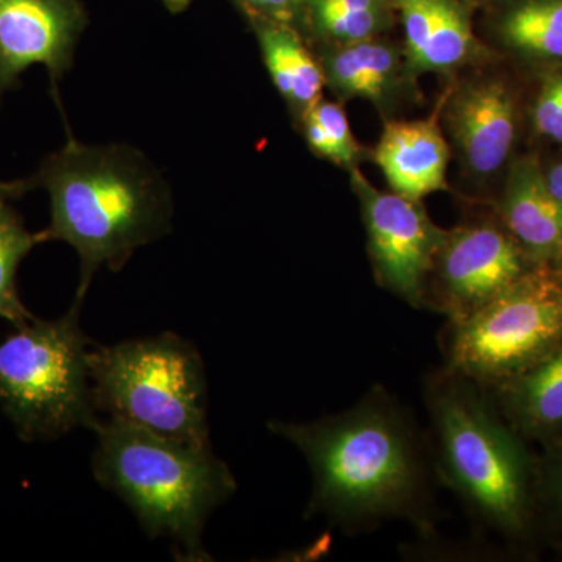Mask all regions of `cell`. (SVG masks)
Returning a JSON list of instances; mask_svg holds the SVG:
<instances>
[{
    "label": "cell",
    "mask_w": 562,
    "mask_h": 562,
    "mask_svg": "<svg viewBox=\"0 0 562 562\" xmlns=\"http://www.w3.org/2000/svg\"><path fill=\"white\" fill-rule=\"evenodd\" d=\"M502 217L528 258L547 265L562 261V205L547 187L538 162H517L509 176Z\"/></svg>",
    "instance_id": "13"
},
{
    "label": "cell",
    "mask_w": 562,
    "mask_h": 562,
    "mask_svg": "<svg viewBox=\"0 0 562 562\" xmlns=\"http://www.w3.org/2000/svg\"><path fill=\"white\" fill-rule=\"evenodd\" d=\"M562 346V269L539 265L439 335L442 366L491 390Z\"/></svg>",
    "instance_id": "7"
},
{
    "label": "cell",
    "mask_w": 562,
    "mask_h": 562,
    "mask_svg": "<svg viewBox=\"0 0 562 562\" xmlns=\"http://www.w3.org/2000/svg\"><path fill=\"white\" fill-rule=\"evenodd\" d=\"M546 181L553 198L562 205V165L554 166L552 171L547 173Z\"/></svg>",
    "instance_id": "25"
},
{
    "label": "cell",
    "mask_w": 562,
    "mask_h": 562,
    "mask_svg": "<svg viewBox=\"0 0 562 562\" xmlns=\"http://www.w3.org/2000/svg\"><path fill=\"white\" fill-rule=\"evenodd\" d=\"M527 271L524 250L509 232L491 222L458 227L447 232L422 308L447 321L464 319Z\"/></svg>",
    "instance_id": "9"
},
{
    "label": "cell",
    "mask_w": 562,
    "mask_h": 562,
    "mask_svg": "<svg viewBox=\"0 0 562 562\" xmlns=\"http://www.w3.org/2000/svg\"><path fill=\"white\" fill-rule=\"evenodd\" d=\"M375 160L392 190L403 198L422 201L431 192L447 190L449 147L436 117L386 124Z\"/></svg>",
    "instance_id": "12"
},
{
    "label": "cell",
    "mask_w": 562,
    "mask_h": 562,
    "mask_svg": "<svg viewBox=\"0 0 562 562\" xmlns=\"http://www.w3.org/2000/svg\"><path fill=\"white\" fill-rule=\"evenodd\" d=\"M95 412L210 449L209 383L201 351L173 331L92 346Z\"/></svg>",
    "instance_id": "5"
},
{
    "label": "cell",
    "mask_w": 562,
    "mask_h": 562,
    "mask_svg": "<svg viewBox=\"0 0 562 562\" xmlns=\"http://www.w3.org/2000/svg\"><path fill=\"white\" fill-rule=\"evenodd\" d=\"M81 306L74 301L57 319L35 317L0 341V408L22 441H54L98 424Z\"/></svg>",
    "instance_id": "6"
},
{
    "label": "cell",
    "mask_w": 562,
    "mask_h": 562,
    "mask_svg": "<svg viewBox=\"0 0 562 562\" xmlns=\"http://www.w3.org/2000/svg\"><path fill=\"white\" fill-rule=\"evenodd\" d=\"M325 81L344 98L379 101L397 79V52L375 40L339 44L321 61Z\"/></svg>",
    "instance_id": "16"
},
{
    "label": "cell",
    "mask_w": 562,
    "mask_h": 562,
    "mask_svg": "<svg viewBox=\"0 0 562 562\" xmlns=\"http://www.w3.org/2000/svg\"><path fill=\"white\" fill-rule=\"evenodd\" d=\"M450 128L473 172L502 168L516 136L512 94L498 81H482L458 92L450 106Z\"/></svg>",
    "instance_id": "11"
},
{
    "label": "cell",
    "mask_w": 562,
    "mask_h": 562,
    "mask_svg": "<svg viewBox=\"0 0 562 562\" xmlns=\"http://www.w3.org/2000/svg\"><path fill=\"white\" fill-rule=\"evenodd\" d=\"M302 122L306 143L314 154L349 168L357 161L360 149L338 103L321 101Z\"/></svg>",
    "instance_id": "20"
},
{
    "label": "cell",
    "mask_w": 562,
    "mask_h": 562,
    "mask_svg": "<svg viewBox=\"0 0 562 562\" xmlns=\"http://www.w3.org/2000/svg\"><path fill=\"white\" fill-rule=\"evenodd\" d=\"M250 20L291 24L302 14L303 0H232Z\"/></svg>",
    "instance_id": "23"
},
{
    "label": "cell",
    "mask_w": 562,
    "mask_h": 562,
    "mask_svg": "<svg viewBox=\"0 0 562 562\" xmlns=\"http://www.w3.org/2000/svg\"><path fill=\"white\" fill-rule=\"evenodd\" d=\"M547 446L536 469L535 519L542 513L547 524L562 532V435Z\"/></svg>",
    "instance_id": "21"
},
{
    "label": "cell",
    "mask_w": 562,
    "mask_h": 562,
    "mask_svg": "<svg viewBox=\"0 0 562 562\" xmlns=\"http://www.w3.org/2000/svg\"><path fill=\"white\" fill-rule=\"evenodd\" d=\"M87 25L81 0H0V101L36 65L46 68L57 98Z\"/></svg>",
    "instance_id": "10"
},
{
    "label": "cell",
    "mask_w": 562,
    "mask_h": 562,
    "mask_svg": "<svg viewBox=\"0 0 562 562\" xmlns=\"http://www.w3.org/2000/svg\"><path fill=\"white\" fill-rule=\"evenodd\" d=\"M536 128L542 135L562 143V74L543 85L535 109Z\"/></svg>",
    "instance_id": "22"
},
{
    "label": "cell",
    "mask_w": 562,
    "mask_h": 562,
    "mask_svg": "<svg viewBox=\"0 0 562 562\" xmlns=\"http://www.w3.org/2000/svg\"><path fill=\"white\" fill-rule=\"evenodd\" d=\"M422 398L439 484L453 492L476 532L527 538L536 524L538 461L490 391L441 366L425 373Z\"/></svg>",
    "instance_id": "3"
},
{
    "label": "cell",
    "mask_w": 562,
    "mask_h": 562,
    "mask_svg": "<svg viewBox=\"0 0 562 562\" xmlns=\"http://www.w3.org/2000/svg\"><path fill=\"white\" fill-rule=\"evenodd\" d=\"M351 184L361 202L376 281L408 305L422 308L447 232L432 224L420 201L397 192L383 194L358 171Z\"/></svg>",
    "instance_id": "8"
},
{
    "label": "cell",
    "mask_w": 562,
    "mask_h": 562,
    "mask_svg": "<svg viewBox=\"0 0 562 562\" xmlns=\"http://www.w3.org/2000/svg\"><path fill=\"white\" fill-rule=\"evenodd\" d=\"M68 135L33 177L49 194L47 238L79 254L74 301L83 302L98 271H121L139 247L171 233L173 201L143 151L125 144L90 146Z\"/></svg>",
    "instance_id": "2"
},
{
    "label": "cell",
    "mask_w": 562,
    "mask_h": 562,
    "mask_svg": "<svg viewBox=\"0 0 562 562\" xmlns=\"http://www.w3.org/2000/svg\"><path fill=\"white\" fill-rule=\"evenodd\" d=\"M269 76L295 114L305 117L322 101L325 77L319 61L291 24L250 20Z\"/></svg>",
    "instance_id": "15"
},
{
    "label": "cell",
    "mask_w": 562,
    "mask_h": 562,
    "mask_svg": "<svg viewBox=\"0 0 562 562\" xmlns=\"http://www.w3.org/2000/svg\"><path fill=\"white\" fill-rule=\"evenodd\" d=\"M430 31L416 72L449 70L468 60L473 36L468 16L457 0H430Z\"/></svg>",
    "instance_id": "19"
},
{
    "label": "cell",
    "mask_w": 562,
    "mask_h": 562,
    "mask_svg": "<svg viewBox=\"0 0 562 562\" xmlns=\"http://www.w3.org/2000/svg\"><path fill=\"white\" fill-rule=\"evenodd\" d=\"M10 203L0 202V321L20 328L35 316L22 303L18 292V268L35 247L49 243V238L46 231H29Z\"/></svg>",
    "instance_id": "17"
},
{
    "label": "cell",
    "mask_w": 562,
    "mask_h": 562,
    "mask_svg": "<svg viewBox=\"0 0 562 562\" xmlns=\"http://www.w3.org/2000/svg\"><path fill=\"white\" fill-rule=\"evenodd\" d=\"M92 431L95 482L132 509L150 539L172 541L181 561H211L206 524L238 491L213 447L188 446L117 417L99 419Z\"/></svg>",
    "instance_id": "4"
},
{
    "label": "cell",
    "mask_w": 562,
    "mask_h": 562,
    "mask_svg": "<svg viewBox=\"0 0 562 562\" xmlns=\"http://www.w3.org/2000/svg\"><path fill=\"white\" fill-rule=\"evenodd\" d=\"M268 430L308 464L306 519L322 517L347 536L401 520L422 541L436 538L439 482L428 435L383 384L341 413L312 422L272 419Z\"/></svg>",
    "instance_id": "1"
},
{
    "label": "cell",
    "mask_w": 562,
    "mask_h": 562,
    "mask_svg": "<svg viewBox=\"0 0 562 562\" xmlns=\"http://www.w3.org/2000/svg\"><path fill=\"white\" fill-rule=\"evenodd\" d=\"M503 417L522 438L552 442L562 435V346L491 387Z\"/></svg>",
    "instance_id": "14"
},
{
    "label": "cell",
    "mask_w": 562,
    "mask_h": 562,
    "mask_svg": "<svg viewBox=\"0 0 562 562\" xmlns=\"http://www.w3.org/2000/svg\"><path fill=\"white\" fill-rule=\"evenodd\" d=\"M514 49L539 58H562V0H517L502 21Z\"/></svg>",
    "instance_id": "18"
},
{
    "label": "cell",
    "mask_w": 562,
    "mask_h": 562,
    "mask_svg": "<svg viewBox=\"0 0 562 562\" xmlns=\"http://www.w3.org/2000/svg\"><path fill=\"white\" fill-rule=\"evenodd\" d=\"M162 3L171 13L179 14L190 7L191 0H162Z\"/></svg>",
    "instance_id": "26"
},
{
    "label": "cell",
    "mask_w": 562,
    "mask_h": 562,
    "mask_svg": "<svg viewBox=\"0 0 562 562\" xmlns=\"http://www.w3.org/2000/svg\"><path fill=\"white\" fill-rule=\"evenodd\" d=\"M33 190H38L35 177L18 180H0V202H13Z\"/></svg>",
    "instance_id": "24"
}]
</instances>
